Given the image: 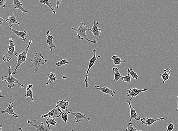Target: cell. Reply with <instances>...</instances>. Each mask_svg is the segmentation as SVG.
I'll list each match as a JSON object with an SVG mask.
<instances>
[{"mask_svg":"<svg viewBox=\"0 0 178 131\" xmlns=\"http://www.w3.org/2000/svg\"><path fill=\"white\" fill-rule=\"evenodd\" d=\"M164 73L163 74H160V76L161 77V79L162 80V83L164 84L166 81L169 79L170 77V73L171 72V70L170 69H166L163 70Z\"/></svg>","mask_w":178,"mask_h":131,"instance_id":"cell-20","label":"cell"},{"mask_svg":"<svg viewBox=\"0 0 178 131\" xmlns=\"http://www.w3.org/2000/svg\"><path fill=\"white\" fill-rule=\"evenodd\" d=\"M70 110H62L60 112V116L61 117L62 119L65 123L67 122L68 121V116L70 114Z\"/></svg>","mask_w":178,"mask_h":131,"instance_id":"cell-25","label":"cell"},{"mask_svg":"<svg viewBox=\"0 0 178 131\" xmlns=\"http://www.w3.org/2000/svg\"><path fill=\"white\" fill-rule=\"evenodd\" d=\"M47 77H48V81L46 83V85H47L53 84L54 81H56L57 79L56 75L53 72H51L49 73L47 75Z\"/></svg>","mask_w":178,"mask_h":131,"instance_id":"cell-22","label":"cell"},{"mask_svg":"<svg viewBox=\"0 0 178 131\" xmlns=\"http://www.w3.org/2000/svg\"><path fill=\"white\" fill-rule=\"evenodd\" d=\"M148 91V89H139L136 88H130L129 89L128 93H127V96L128 97L131 96V98L130 99V101H131L133 97H136L137 95H139L140 93L143 92H146Z\"/></svg>","mask_w":178,"mask_h":131,"instance_id":"cell-9","label":"cell"},{"mask_svg":"<svg viewBox=\"0 0 178 131\" xmlns=\"http://www.w3.org/2000/svg\"><path fill=\"white\" fill-rule=\"evenodd\" d=\"M60 116V113L58 111V105H56V106L54 109L50 110L49 112L47 114H44L41 116V118L42 119L49 117V118L54 117V118H57Z\"/></svg>","mask_w":178,"mask_h":131,"instance_id":"cell-11","label":"cell"},{"mask_svg":"<svg viewBox=\"0 0 178 131\" xmlns=\"http://www.w3.org/2000/svg\"><path fill=\"white\" fill-rule=\"evenodd\" d=\"M74 116V120L76 123L81 122L83 120H86L88 121H91L89 118L86 116V114H83L79 112H73L72 110H70V114Z\"/></svg>","mask_w":178,"mask_h":131,"instance_id":"cell-7","label":"cell"},{"mask_svg":"<svg viewBox=\"0 0 178 131\" xmlns=\"http://www.w3.org/2000/svg\"><path fill=\"white\" fill-rule=\"evenodd\" d=\"M5 21L9 24L10 28L12 27L13 25L16 24L19 25L20 24V22H18L16 16L14 14H12L11 16H8V18L5 20Z\"/></svg>","mask_w":178,"mask_h":131,"instance_id":"cell-17","label":"cell"},{"mask_svg":"<svg viewBox=\"0 0 178 131\" xmlns=\"http://www.w3.org/2000/svg\"><path fill=\"white\" fill-rule=\"evenodd\" d=\"M92 52L93 53V55L92 58L90 60L89 62L88 68H87V71L86 73V75H85V84L84 85L85 88H88L89 87V85L88 83V79L89 73V72L90 70V69H91V68L93 67L94 64H95V62L96 61L98 58H100L101 56L100 55H98V56H96V52H97V50L96 49H94L92 50Z\"/></svg>","mask_w":178,"mask_h":131,"instance_id":"cell-6","label":"cell"},{"mask_svg":"<svg viewBox=\"0 0 178 131\" xmlns=\"http://www.w3.org/2000/svg\"><path fill=\"white\" fill-rule=\"evenodd\" d=\"M32 42V40H30L29 41L28 46L24 49V51L21 54H18V53H15V55L17 57L18 59L16 61V65L15 70L12 71V74L15 75V74H17V70L19 67L22 64L26 63L28 51Z\"/></svg>","mask_w":178,"mask_h":131,"instance_id":"cell-1","label":"cell"},{"mask_svg":"<svg viewBox=\"0 0 178 131\" xmlns=\"http://www.w3.org/2000/svg\"><path fill=\"white\" fill-rule=\"evenodd\" d=\"M26 93L25 95V97L26 98H28V97H30L31 101L32 102H34V99L33 97V91L32 89H26Z\"/></svg>","mask_w":178,"mask_h":131,"instance_id":"cell-30","label":"cell"},{"mask_svg":"<svg viewBox=\"0 0 178 131\" xmlns=\"http://www.w3.org/2000/svg\"><path fill=\"white\" fill-rule=\"evenodd\" d=\"M50 131V130H49V131Z\"/></svg>","mask_w":178,"mask_h":131,"instance_id":"cell-41","label":"cell"},{"mask_svg":"<svg viewBox=\"0 0 178 131\" xmlns=\"http://www.w3.org/2000/svg\"><path fill=\"white\" fill-rule=\"evenodd\" d=\"M18 131H24L23 130H22V127H20L18 128Z\"/></svg>","mask_w":178,"mask_h":131,"instance_id":"cell-38","label":"cell"},{"mask_svg":"<svg viewBox=\"0 0 178 131\" xmlns=\"http://www.w3.org/2000/svg\"><path fill=\"white\" fill-rule=\"evenodd\" d=\"M9 75L7 76H2L1 77V80L2 81V82H3L4 81L7 82L8 83L7 87L9 88H12L15 87V84H17L19 85L21 87V88H24V85L19 82V80L18 79L15 78V77H14L13 76L12 74V73L13 69H12L11 66L9 67Z\"/></svg>","mask_w":178,"mask_h":131,"instance_id":"cell-4","label":"cell"},{"mask_svg":"<svg viewBox=\"0 0 178 131\" xmlns=\"http://www.w3.org/2000/svg\"><path fill=\"white\" fill-rule=\"evenodd\" d=\"M94 89L100 91L104 94L110 95L112 97L116 94V92L115 91L106 87H101L99 86L96 85L94 87Z\"/></svg>","mask_w":178,"mask_h":131,"instance_id":"cell-14","label":"cell"},{"mask_svg":"<svg viewBox=\"0 0 178 131\" xmlns=\"http://www.w3.org/2000/svg\"><path fill=\"white\" fill-rule=\"evenodd\" d=\"M111 60H112L113 62L116 65H118L121 64L122 62H125V61L122 60L119 57V56L117 55H114L111 57Z\"/></svg>","mask_w":178,"mask_h":131,"instance_id":"cell-24","label":"cell"},{"mask_svg":"<svg viewBox=\"0 0 178 131\" xmlns=\"http://www.w3.org/2000/svg\"><path fill=\"white\" fill-rule=\"evenodd\" d=\"M10 30L13 33L15 34L16 36L21 38L22 41H25L27 40L26 36V35H27V32L26 31H24L23 32L15 30V29H12V28H10Z\"/></svg>","mask_w":178,"mask_h":131,"instance_id":"cell-18","label":"cell"},{"mask_svg":"<svg viewBox=\"0 0 178 131\" xmlns=\"http://www.w3.org/2000/svg\"><path fill=\"white\" fill-rule=\"evenodd\" d=\"M14 41L12 38H10L8 40V43L9 44V49L7 53L3 56L2 60L5 62H9L13 58L14 53L15 51Z\"/></svg>","mask_w":178,"mask_h":131,"instance_id":"cell-5","label":"cell"},{"mask_svg":"<svg viewBox=\"0 0 178 131\" xmlns=\"http://www.w3.org/2000/svg\"><path fill=\"white\" fill-rule=\"evenodd\" d=\"M69 103L68 101H66V100H62L57 101L56 105L62 110H68V105Z\"/></svg>","mask_w":178,"mask_h":131,"instance_id":"cell-21","label":"cell"},{"mask_svg":"<svg viewBox=\"0 0 178 131\" xmlns=\"http://www.w3.org/2000/svg\"><path fill=\"white\" fill-rule=\"evenodd\" d=\"M3 20H4V18H1L0 17V26L2 25V24H3Z\"/></svg>","mask_w":178,"mask_h":131,"instance_id":"cell-36","label":"cell"},{"mask_svg":"<svg viewBox=\"0 0 178 131\" xmlns=\"http://www.w3.org/2000/svg\"><path fill=\"white\" fill-rule=\"evenodd\" d=\"M112 71L114 73V78L113 81L117 82L121 79L122 77L121 74L119 70V68H116V67L112 68Z\"/></svg>","mask_w":178,"mask_h":131,"instance_id":"cell-23","label":"cell"},{"mask_svg":"<svg viewBox=\"0 0 178 131\" xmlns=\"http://www.w3.org/2000/svg\"><path fill=\"white\" fill-rule=\"evenodd\" d=\"M37 120H33V121H30L28 120V123L33 126V127H35L36 128L37 131H48L50 130L51 128L49 127V126L48 125H45L44 124L43 122H42L40 125H38L36 124H33L32 122L33 121H37Z\"/></svg>","mask_w":178,"mask_h":131,"instance_id":"cell-12","label":"cell"},{"mask_svg":"<svg viewBox=\"0 0 178 131\" xmlns=\"http://www.w3.org/2000/svg\"><path fill=\"white\" fill-rule=\"evenodd\" d=\"M14 9H19L23 13H27V11L22 7L23 3L19 0H14Z\"/></svg>","mask_w":178,"mask_h":131,"instance_id":"cell-19","label":"cell"},{"mask_svg":"<svg viewBox=\"0 0 178 131\" xmlns=\"http://www.w3.org/2000/svg\"><path fill=\"white\" fill-rule=\"evenodd\" d=\"M68 60L66 59H62L61 61H58L56 63V66L57 67H60L68 63Z\"/></svg>","mask_w":178,"mask_h":131,"instance_id":"cell-32","label":"cell"},{"mask_svg":"<svg viewBox=\"0 0 178 131\" xmlns=\"http://www.w3.org/2000/svg\"><path fill=\"white\" fill-rule=\"evenodd\" d=\"M98 24H99L98 21H95L94 20L93 25L92 29H90L89 28V30L92 32L93 36H94V40H95L96 39L99 38L101 34H102L101 29L98 27Z\"/></svg>","mask_w":178,"mask_h":131,"instance_id":"cell-8","label":"cell"},{"mask_svg":"<svg viewBox=\"0 0 178 131\" xmlns=\"http://www.w3.org/2000/svg\"><path fill=\"white\" fill-rule=\"evenodd\" d=\"M46 35H47L46 39H47V44L49 46L51 51H53V48L56 47V46L53 42V40L54 38V37L52 35H51L49 31H47V33H46Z\"/></svg>","mask_w":178,"mask_h":131,"instance_id":"cell-16","label":"cell"},{"mask_svg":"<svg viewBox=\"0 0 178 131\" xmlns=\"http://www.w3.org/2000/svg\"><path fill=\"white\" fill-rule=\"evenodd\" d=\"M71 131H74V130H71Z\"/></svg>","mask_w":178,"mask_h":131,"instance_id":"cell-40","label":"cell"},{"mask_svg":"<svg viewBox=\"0 0 178 131\" xmlns=\"http://www.w3.org/2000/svg\"><path fill=\"white\" fill-rule=\"evenodd\" d=\"M175 126L173 123L169 124L167 126L166 131H173L174 130Z\"/></svg>","mask_w":178,"mask_h":131,"instance_id":"cell-33","label":"cell"},{"mask_svg":"<svg viewBox=\"0 0 178 131\" xmlns=\"http://www.w3.org/2000/svg\"><path fill=\"white\" fill-rule=\"evenodd\" d=\"M39 2H40V3L43 4L44 5L47 6H48L49 7L50 9L51 10L52 13H53L54 15H55V14H56V12H55V10H54V9H53V5H52V3L49 2V0H40Z\"/></svg>","mask_w":178,"mask_h":131,"instance_id":"cell-26","label":"cell"},{"mask_svg":"<svg viewBox=\"0 0 178 131\" xmlns=\"http://www.w3.org/2000/svg\"><path fill=\"white\" fill-rule=\"evenodd\" d=\"M121 79L122 81L126 84L130 83L131 77L129 72H128V75H126V76H122Z\"/></svg>","mask_w":178,"mask_h":131,"instance_id":"cell-28","label":"cell"},{"mask_svg":"<svg viewBox=\"0 0 178 131\" xmlns=\"http://www.w3.org/2000/svg\"><path fill=\"white\" fill-rule=\"evenodd\" d=\"M6 0H0V8H4L5 7Z\"/></svg>","mask_w":178,"mask_h":131,"instance_id":"cell-34","label":"cell"},{"mask_svg":"<svg viewBox=\"0 0 178 131\" xmlns=\"http://www.w3.org/2000/svg\"><path fill=\"white\" fill-rule=\"evenodd\" d=\"M56 1V8L57 9H58L59 8V5L60 3H61L62 0H55Z\"/></svg>","mask_w":178,"mask_h":131,"instance_id":"cell-35","label":"cell"},{"mask_svg":"<svg viewBox=\"0 0 178 131\" xmlns=\"http://www.w3.org/2000/svg\"><path fill=\"white\" fill-rule=\"evenodd\" d=\"M46 123L49 126H52L55 127L57 124L56 121L54 117H51L47 118L46 121Z\"/></svg>","mask_w":178,"mask_h":131,"instance_id":"cell-27","label":"cell"},{"mask_svg":"<svg viewBox=\"0 0 178 131\" xmlns=\"http://www.w3.org/2000/svg\"><path fill=\"white\" fill-rule=\"evenodd\" d=\"M14 102L10 101L9 102V106L7 109L4 110H1V112L2 114L7 113L9 115H13V117H15L16 118H18V116L15 113L14 110Z\"/></svg>","mask_w":178,"mask_h":131,"instance_id":"cell-15","label":"cell"},{"mask_svg":"<svg viewBox=\"0 0 178 131\" xmlns=\"http://www.w3.org/2000/svg\"><path fill=\"white\" fill-rule=\"evenodd\" d=\"M128 105L130 107V118L129 120V122H131L132 120H135L136 121H140L141 118L137 114L136 110L135 109V107H132L131 106V104L130 101H127Z\"/></svg>","mask_w":178,"mask_h":131,"instance_id":"cell-13","label":"cell"},{"mask_svg":"<svg viewBox=\"0 0 178 131\" xmlns=\"http://www.w3.org/2000/svg\"><path fill=\"white\" fill-rule=\"evenodd\" d=\"M128 72L129 73V74L133 79H135L136 80L138 79L139 75L135 71L133 68H130L128 69Z\"/></svg>","mask_w":178,"mask_h":131,"instance_id":"cell-29","label":"cell"},{"mask_svg":"<svg viewBox=\"0 0 178 131\" xmlns=\"http://www.w3.org/2000/svg\"><path fill=\"white\" fill-rule=\"evenodd\" d=\"M2 125L0 124V131H2Z\"/></svg>","mask_w":178,"mask_h":131,"instance_id":"cell-39","label":"cell"},{"mask_svg":"<svg viewBox=\"0 0 178 131\" xmlns=\"http://www.w3.org/2000/svg\"><path fill=\"white\" fill-rule=\"evenodd\" d=\"M29 60L31 62V66L35 68L34 71V74H36L39 71V69L40 66L47 63V60L45 59L43 55L40 52H37L34 53V58L29 59Z\"/></svg>","mask_w":178,"mask_h":131,"instance_id":"cell-2","label":"cell"},{"mask_svg":"<svg viewBox=\"0 0 178 131\" xmlns=\"http://www.w3.org/2000/svg\"><path fill=\"white\" fill-rule=\"evenodd\" d=\"M72 29V30L74 31L77 33V36L79 40L85 39L93 44L97 43V41L96 40H91L89 39L87 37L86 32L87 30H89V28H88L87 25L85 24H84L83 22H81L80 23L79 28L78 29H76L75 27H73Z\"/></svg>","mask_w":178,"mask_h":131,"instance_id":"cell-3","label":"cell"},{"mask_svg":"<svg viewBox=\"0 0 178 131\" xmlns=\"http://www.w3.org/2000/svg\"><path fill=\"white\" fill-rule=\"evenodd\" d=\"M168 1H169V0H168Z\"/></svg>","mask_w":178,"mask_h":131,"instance_id":"cell-42","label":"cell"},{"mask_svg":"<svg viewBox=\"0 0 178 131\" xmlns=\"http://www.w3.org/2000/svg\"><path fill=\"white\" fill-rule=\"evenodd\" d=\"M126 131H142L141 130H137V128H134L133 127V123L131 122H129L127 125V128Z\"/></svg>","mask_w":178,"mask_h":131,"instance_id":"cell-31","label":"cell"},{"mask_svg":"<svg viewBox=\"0 0 178 131\" xmlns=\"http://www.w3.org/2000/svg\"><path fill=\"white\" fill-rule=\"evenodd\" d=\"M1 91H2V90H0V99H1V98L4 97V96H3V95H2V92H1Z\"/></svg>","mask_w":178,"mask_h":131,"instance_id":"cell-37","label":"cell"},{"mask_svg":"<svg viewBox=\"0 0 178 131\" xmlns=\"http://www.w3.org/2000/svg\"><path fill=\"white\" fill-rule=\"evenodd\" d=\"M164 118L161 117L158 119H153L150 117L143 118L141 119L140 121L142 125L151 126L156 122L159 121H165Z\"/></svg>","mask_w":178,"mask_h":131,"instance_id":"cell-10","label":"cell"}]
</instances>
